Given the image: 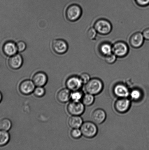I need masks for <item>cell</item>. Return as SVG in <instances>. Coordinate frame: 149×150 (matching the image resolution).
I'll use <instances>...</instances> for the list:
<instances>
[{"label": "cell", "instance_id": "6da1fadb", "mask_svg": "<svg viewBox=\"0 0 149 150\" xmlns=\"http://www.w3.org/2000/svg\"><path fill=\"white\" fill-rule=\"evenodd\" d=\"M103 87V82L100 79L94 78L90 79L85 84V90L87 93L95 95L100 93Z\"/></svg>", "mask_w": 149, "mask_h": 150}, {"label": "cell", "instance_id": "7a4b0ae2", "mask_svg": "<svg viewBox=\"0 0 149 150\" xmlns=\"http://www.w3.org/2000/svg\"><path fill=\"white\" fill-rule=\"evenodd\" d=\"M94 28L98 33L101 35H106L111 32L112 25L111 22L106 19L100 18L95 22Z\"/></svg>", "mask_w": 149, "mask_h": 150}, {"label": "cell", "instance_id": "3957f363", "mask_svg": "<svg viewBox=\"0 0 149 150\" xmlns=\"http://www.w3.org/2000/svg\"><path fill=\"white\" fill-rule=\"evenodd\" d=\"M129 52V46L124 41H118L112 45V53L118 58H122L127 56Z\"/></svg>", "mask_w": 149, "mask_h": 150}, {"label": "cell", "instance_id": "277c9868", "mask_svg": "<svg viewBox=\"0 0 149 150\" xmlns=\"http://www.w3.org/2000/svg\"><path fill=\"white\" fill-rule=\"evenodd\" d=\"M82 14L81 7L77 4H72L68 6L66 11L67 20L71 22L77 21L80 18Z\"/></svg>", "mask_w": 149, "mask_h": 150}, {"label": "cell", "instance_id": "5b68a950", "mask_svg": "<svg viewBox=\"0 0 149 150\" xmlns=\"http://www.w3.org/2000/svg\"><path fill=\"white\" fill-rule=\"evenodd\" d=\"M83 136L87 138H92L97 135L98 128L95 123L93 122H86L80 127Z\"/></svg>", "mask_w": 149, "mask_h": 150}, {"label": "cell", "instance_id": "8992f818", "mask_svg": "<svg viewBox=\"0 0 149 150\" xmlns=\"http://www.w3.org/2000/svg\"><path fill=\"white\" fill-rule=\"evenodd\" d=\"M85 109L84 104L80 101H72L68 104L67 111L72 115L80 116L83 114Z\"/></svg>", "mask_w": 149, "mask_h": 150}, {"label": "cell", "instance_id": "52a82bcc", "mask_svg": "<svg viewBox=\"0 0 149 150\" xmlns=\"http://www.w3.org/2000/svg\"><path fill=\"white\" fill-rule=\"evenodd\" d=\"M83 83L79 76H73L67 79L65 82L67 88L71 91L80 90L82 87Z\"/></svg>", "mask_w": 149, "mask_h": 150}, {"label": "cell", "instance_id": "ba28073f", "mask_svg": "<svg viewBox=\"0 0 149 150\" xmlns=\"http://www.w3.org/2000/svg\"><path fill=\"white\" fill-rule=\"evenodd\" d=\"M52 48L54 52L58 54L65 53L68 51V45L67 42L64 40L57 39L52 41Z\"/></svg>", "mask_w": 149, "mask_h": 150}, {"label": "cell", "instance_id": "9c48e42d", "mask_svg": "<svg viewBox=\"0 0 149 150\" xmlns=\"http://www.w3.org/2000/svg\"><path fill=\"white\" fill-rule=\"evenodd\" d=\"M36 88V85L33 81L25 79L20 82L19 86V90L20 93L24 95H29L33 93Z\"/></svg>", "mask_w": 149, "mask_h": 150}, {"label": "cell", "instance_id": "30bf717a", "mask_svg": "<svg viewBox=\"0 0 149 150\" xmlns=\"http://www.w3.org/2000/svg\"><path fill=\"white\" fill-rule=\"evenodd\" d=\"M145 39L142 33L137 32L133 34L130 37L129 43L131 46L134 48L141 47L143 45Z\"/></svg>", "mask_w": 149, "mask_h": 150}, {"label": "cell", "instance_id": "8fae6325", "mask_svg": "<svg viewBox=\"0 0 149 150\" xmlns=\"http://www.w3.org/2000/svg\"><path fill=\"white\" fill-rule=\"evenodd\" d=\"M131 101L127 98H120L117 100L115 104V108L118 112L124 113L129 110Z\"/></svg>", "mask_w": 149, "mask_h": 150}, {"label": "cell", "instance_id": "7c38bea8", "mask_svg": "<svg viewBox=\"0 0 149 150\" xmlns=\"http://www.w3.org/2000/svg\"><path fill=\"white\" fill-rule=\"evenodd\" d=\"M32 81L36 86H43L47 83L48 76L43 72H38L33 75Z\"/></svg>", "mask_w": 149, "mask_h": 150}, {"label": "cell", "instance_id": "4fadbf2b", "mask_svg": "<svg viewBox=\"0 0 149 150\" xmlns=\"http://www.w3.org/2000/svg\"><path fill=\"white\" fill-rule=\"evenodd\" d=\"M106 112L102 109H97L93 112L91 115L92 121L96 124H101L106 120Z\"/></svg>", "mask_w": 149, "mask_h": 150}, {"label": "cell", "instance_id": "5bb4252c", "mask_svg": "<svg viewBox=\"0 0 149 150\" xmlns=\"http://www.w3.org/2000/svg\"><path fill=\"white\" fill-rule=\"evenodd\" d=\"M115 95L119 98H127L129 95L130 92L127 87L122 83H118L113 88Z\"/></svg>", "mask_w": 149, "mask_h": 150}, {"label": "cell", "instance_id": "9a60e30c", "mask_svg": "<svg viewBox=\"0 0 149 150\" xmlns=\"http://www.w3.org/2000/svg\"><path fill=\"white\" fill-rule=\"evenodd\" d=\"M23 63L22 57L19 54L10 57L8 61L9 67L13 70H17L21 67Z\"/></svg>", "mask_w": 149, "mask_h": 150}, {"label": "cell", "instance_id": "2e32d148", "mask_svg": "<svg viewBox=\"0 0 149 150\" xmlns=\"http://www.w3.org/2000/svg\"><path fill=\"white\" fill-rule=\"evenodd\" d=\"M3 51L6 55L8 57L15 55L18 52L16 44L11 41L6 42L4 44L3 47Z\"/></svg>", "mask_w": 149, "mask_h": 150}, {"label": "cell", "instance_id": "e0dca14e", "mask_svg": "<svg viewBox=\"0 0 149 150\" xmlns=\"http://www.w3.org/2000/svg\"><path fill=\"white\" fill-rule=\"evenodd\" d=\"M71 91L68 88L60 90L57 94V99L59 102L63 103L68 102L71 99Z\"/></svg>", "mask_w": 149, "mask_h": 150}, {"label": "cell", "instance_id": "ac0fdd59", "mask_svg": "<svg viewBox=\"0 0 149 150\" xmlns=\"http://www.w3.org/2000/svg\"><path fill=\"white\" fill-rule=\"evenodd\" d=\"M68 123L72 129L79 128L83 123V120L80 116L72 115L69 119Z\"/></svg>", "mask_w": 149, "mask_h": 150}, {"label": "cell", "instance_id": "d6986e66", "mask_svg": "<svg viewBox=\"0 0 149 150\" xmlns=\"http://www.w3.org/2000/svg\"><path fill=\"white\" fill-rule=\"evenodd\" d=\"M99 50L102 55L106 57L112 53V45L109 42H104L99 46Z\"/></svg>", "mask_w": 149, "mask_h": 150}, {"label": "cell", "instance_id": "ffe728a7", "mask_svg": "<svg viewBox=\"0 0 149 150\" xmlns=\"http://www.w3.org/2000/svg\"><path fill=\"white\" fill-rule=\"evenodd\" d=\"M10 136L8 131L0 129V147L6 145L9 142Z\"/></svg>", "mask_w": 149, "mask_h": 150}, {"label": "cell", "instance_id": "44dd1931", "mask_svg": "<svg viewBox=\"0 0 149 150\" xmlns=\"http://www.w3.org/2000/svg\"><path fill=\"white\" fill-rule=\"evenodd\" d=\"M94 95L87 93L83 96L82 101L85 106H90L94 103Z\"/></svg>", "mask_w": 149, "mask_h": 150}, {"label": "cell", "instance_id": "7402d4cb", "mask_svg": "<svg viewBox=\"0 0 149 150\" xmlns=\"http://www.w3.org/2000/svg\"><path fill=\"white\" fill-rule=\"evenodd\" d=\"M12 123L11 120L4 118L0 120V129L8 131L11 129Z\"/></svg>", "mask_w": 149, "mask_h": 150}, {"label": "cell", "instance_id": "603a6c76", "mask_svg": "<svg viewBox=\"0 0 149 150\" xmlns=\"http://www.w3.org/2000/svg\"><path fill=\"white\" fill-rule=\"evenodd\" d=\"M129 96L134 100L138 101L142 97V94L139 89H134L130 92Z\"/></svg>", "mask_w": 149, "mask_h": 150}, {"label": "cell", "instance_id": "cb8c5ba5", "mask_svg": "<svg viewBox=\"0 0 149 150\" xmlns=\"http://www.w3.org/2000/svg\"><path fill=\"white\" fill-rule=\"evenodd\" d=\"M83 96V92L80 90L73 91L71 93V99L72 101H80Z\"/></svg>", "mask_w": 149, "mask_h": 150}, {"label": "cell", "instance_id": "d4e9b609", "mask_svg": "<svg viewBox=\"0 0 149 150\" xmlns=\"http://www.w3.org/2000/svg\"><path fill=\"white\" fill-rule=\"evenodd\" d=\"M33 93L37 98H42L45 95L46 91L43 86H37L35 88Z\"/></svg>", "mask_w": 149, "mask_h": 150}, {"label": "cell", "instance_id": "484cf974", "mask_svg": "<svg viewBox=\"0 0 149 150\" xmlns=\"http://www.w3.org/2000/svg\"><path fill=\"white\" fill-rule=\"evenodd\" d=\"M97 32L94 27H90L87 30V39L93 40L96 39Z\"/></svg>", "mask_w": 149, "mask_h": 150}, {"label": "cell", "instance_id": "4316f807", "mask_svg": "<svg viewBox=\"0 0 149 150\" xmlns=\"http://www.w3.org/2000/svg\"><path fill=\"white\" fill-rule=\"evenodd\" d=\"M117 58V57L112 53L110 55L105 57V61L108 64H113L114 63L116 62Z\"/></svg>", "mask_w": 149, "mask_h": 150}, {"label": "cell", "instance_id": "83f0119b", "mask_svg": "<svg viewBox=\"0 0 149 150\" xmlns=\"http://www.w3.org/2000/svg\"><path fill=\"white\" fill-rule=\"evenodd\" d=\"M71 137L74 139H78L81 137L82 134L80 129H73L71 132Z\"/></svg>", "mask_w": 149, "mask_h": 150}, {"label": "cell", "instance_id": "f1b7e54d", "mask_svg": "<svg viewBox=\"0 0 149 150\" xmlns=\"http://www.w3.org/2000/svg\"><path fill=\"white\" fill-rule=\"evenodd\" d=\"M16 45H17V50L18 52H22L26 49V45L25 42L23 41H19L16 44Z\"/></svg>", "mask_w": 149, "mask_h": 150}, {"label": "cell", "instance_id": "f546056e", "mask_svg": "<svg viewBox=\"0 0 149 150\" xmlns=\"http://www.w3.org/2000/svg\"><path fill=\"white\" fill-rule=\"evenodd\" d=\"M137 6L141 7H146L149 6V0H135Z\"/></svg>", "mask_w": 149, "mask_h": 150}, {"label": "cell", "instance_id": "4dcf8cb0", "mask_svg": "<svg viewBox=\"0 0 149 150\" xmlns=\"http://www.w3.org/2000/svg\"><path fill=\"white\" fill-rule=\"evenodd\" d=\"M80 77L83 84L87 83L91 79L90 75L87 73H82Z\"/></svg>", "mask_w": 149, "mask_h": 150}, {"label": "cell", "instance_id": "1f68e13d", "mask_svg": "<svg viewBox=\"0 0 149 150\" xmlns=\"http://www.w3.org/2000/svg\"><path fill=\"white\" fill-rule=\"evenodd\" d=\"M142 33L144 39L146 40L149 41V28L144 29Z\"/></svg>", "mask_w": 149, "mask_h": 150}, {"label": "cell", "instance_id": "d6a6232c", "mask_svg": "<svg viewBox=\"0 0 149 150\" xmlns=\"http://www.w3.org/2000/svg\"><path fill=\"white\" fill-rule=\"evenodd\" d=\"M3 98V96L2 94L1 93L0 91V103H1V101H2Z\"/></svg>", "mask_w": 149, "mask_h": 150}]
</instances>
